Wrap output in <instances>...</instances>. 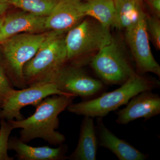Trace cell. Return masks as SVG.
Returning <instances> with one entry per match:
<instances>
[{
  "instance_id": "obj_1",
  "label": "cell",
  "mask_w": 160,
  "mask_h": 160,
  "mask_svg": "<svg viewBox=\"0 0 160 160\" xmlns=\"http://www.w3.org/2000/svg\"><path fill=\"white\" fill-rule=\"evenodd\" d=\"M76 97L66 95L50 96L36 106L34 113L29 117L8 121L13 129H21L19 139L23 142L41 138L52 146H60L66 139L62 133L57 131L59 126V115L73 103Z\"/></svg>"
},
{
  "instance_id": "obj_2",
  "label": "cell",
  "mask_w": 160,
  "mask_h": 160,
  "mask_svg": "<svg viewBox=\"0 0 160 160\" xmlns=\"http://www.w3.org/2000/svg\"><path fill=\"white\" fill-rule=\"evenodd\" d=\"M160 82L154 78L136 74L120 87L109 92H104L92 99L72 103L67 108L70 113L84 117L103 118L111 112L126 105L132 98L146 90L159 88Z\"/></svg>"
},
{
  "instance_id": "obj_3",
  "label": "cell",
  "mask_w": 160,
  "mask_h": 160,
  "mask_svg": "<svg viewBox=\"0 0 160 160\" xmlns=\"http://www.w3.org/2000/svg\"><path fill=\"white\" fill-rule=\"evenodd\" d=\"M109 29L88 17L67 32L65 42L68 64L82 67L89 64L95 55L111 41Z\"/></svg>"
},
{
  "instance_id": "obj_4",
  "label": "cell",
  "mask_w": 160,
  "mask_h": 160,
  "mask_svg": "<svg viewBox=\"0 0 160 160\" xmlns=\"http://www.w3.org/2000/svg\"><path fill=\"white\" fill-rule=\"evenodd\" d=\"M65 33L49 31L34 57L26 63L23 75L27 86L50 82L56 72L68 63Z\"/></svg>"
},
{
  "instance_id": "obj_5",
  "label": "cell",
  "mask_w": 160,
  "mask_h": 160,
  "mask_svg": "<svg viewBox=\"0 0 160 160\" xmlns=\"http://www.w3.org/2000/svg\"><path fill=\"white\" fill-rule=\"evenodd\" d=\"M49 32L19 33L1 43L4 62L0 65L14 87L22 89L28 87L24 79L23 68L37 53Z\"/></svg>"
},
{
  "instance_id": "obj_6",
  "label": "cell",
  "mask_w": 160,
  "mask_h": 160,
  "mask_svg": "<svg viewBox=\"0 0 160 160\" xmlns=\"http://www.w3.org/2000/svg\"><path fill=\"white\" fill-rule=\"evenodd\" d=\"M89 64L106 85L121 86L136 74L130 58L112 38L95 55Z\"/></svg>"
},
{
  "instance_id": "obj_7",
  "label": "cell",
  "mask_w": 160,
  "mask_h": 160,
  "mask_svg": "<svg viewBox=\"0 0 160 160\" xmlns=\"http://www.w3.org/2000/svg\"><path fill=\"white\" fill-rule=\"evenodd\" d=\"M60 91L80 97L83 101L92 99L105 92L106 85L89 75L82 66L67 64L62 66L52 78Z\"/></svg>"
},
{
  "instance_id": "obj_8",
  "label": "cell",
  "mask_w": 160,
  "mask_h": 160,
  "mask_svg": "<svg viewBox=\"0 0 160 160\" xmlns=\"http://www.w3.org/2000/svg\"><path fill=\"white\" fill-rule=\"evenodd\" d=\"M54 95H74L60 91L53 82L41 83L14 89L0 109V119H23L25 118L21 110L24 107L30 105L36 106L44 99Z\"/></svg>"
},
{
  "instance_id": "obj_9",
  "label": "cell",
  "mask_w": 160,
  "mask_h": 160,
  "mask_svg": "<svg viewBox=\"0 0 160 160\" xmlns=\"http://www.w3.org/2000/svg\"><path fill=\"white\" fill-rule=\"evenodd\" d=\"M146 15L143 10L134 26L126 30V40L131 49L137 74L152 72L160 77V66L152 52L146 30Z\"/></svg>"
},
{
  "instance_id": "obj_10",
  "label": "cell",
  "mask_w": 160,
  "mask_h": 160,
  "mask_svg": "<svg viewBox=\"0 0 160 160\" xmlns=\"http://www.w3.org/2000/svg\"><path fill=\"white\" fill-rule=\"evenodd\" d=\"M116 122L119 125H127L132 121L143 118L144 121L160 114V97L152 90H146L136 95L124 109L115 112Z\"/></svg>"
},
{
  "instance_id": "obj_11",
  "label": "cell",
  "mask_w": 160,
  "mask_h": 160,
  "mask_svg": "<svg viewBox=\"0 0 160 160\" xmlns=\"http://www.w3.org/2000/svg\"><path fill=\"white\" fill-rule=\"evenodd\" d=\"M85 1L58 0L46 17L45 27L48 31L66 32L86 17Z\"/></svg>"
},
{
  "instance_id": "obj_12",
  "label": "cell",
  "mask_w": 160,
  "mask_h": 160,
  "mask_svg": "<svg viewBox=\"0 0 160 160\" xmlns=\"http://www.w3.org/2000/svg\"><path fill=\"white\" fill-rule=\"evenodd\" d=\"M46 17L23 11L5 16L0 33V44L19 33H38L46 30Z\"/></svg>"
},
{
  "instance_id": "obj_13",
  "label": "cell",
  "mask_w": 160,
  "mask_h": 160,
  "mask_svg": "<svg viewBox=\"0 0 160 160\" xmlns=\"http://www.w3.org/2000/svg\"><path fill=\"white\" fill-rule=\"evenodd\" d=\"M96 132L99 146L109 149L119 160H146L148 154L136 149L126 140L121 139L105 126L103 118H97Z\"/></svg>"
},
{
  "instance_id": "obj_14",
  "label": "cell",
  "mask_w": 160,
  "mask_h": 160,
  "mask_svg": "<svg viewBox=\"0 0 160 160\" xmlns=\"http://www.w3.org/2000/svg\"><path fill=\"white\" fill-rule=\"evenodd\" d=\"M9 150L16 152L19 160H65L67 159L66 153L68 146L64 143L58 148L48 146L33 147L23 142L16 137L9 138Z\"/></svg>"
},
{
  "instance_id": "obj_15",
  "label": "cell",
  "mask_w": 160,
  "mask_h": 160,
  "mask_svg": "<svg viewBox=\"0 0 160 160\" xmlns=\"http://www.w3.org/2000/svg\"><path fill=\"white\" fill-rule=\"evenodd\" d=\"M93 119L84 117L81 123L77 146L67 159L96 160L99 145Z\"/></svg>"
},
{
  "instance_id": "obj_16",
  "label": "cell",
  "mask_w": 160,
  "mask_h": 160,
  "mask_svg": "<svg viewBox=\"0 0 160 160\" xmlns=\"http://www.w3.org/2000/svg\"><path fill=\"white\" fill-rule=\"evenodd\" d=\"M86 17L96 20L110 29L115 27L116 22L114 0H88L84 2Z\"/></svg>"
},
{
  "instance_id": "obj_17",
  "label": "cell",
  "mask_w": 160,
  "mask_h": 160,
  "mask_svg": "<svg viewBox=\"0 0 160 160\" xmlns=\"http://www.w3.org/2000/svg\"><path fill=\"white\" fill-rule=\"evenodd\" d=\"M116 9V28L127 30L134 26L142 12V0H114Z\"/></svg>"
},
{
  "instance_id": "obj_18",
  "label": "cell",
  "mask_w": 160,
  "mask_h": 160,
  "mask_svg": "<svg viewBox=\"0 0 160 160\" xmlns=\"http://www.w3.org/2000/svg\"><path fill=\"white\" fill-rule=\"evenodd\" d=\"M10 4L27 12L47 17L58 3V0H8Z\"/></svg>"
},
{
  "instance_id": "obj_19",
  "label": "cell",
  "mask_w": 160,
  "mask_h": 160,
  "mask_svg": "<svg viewBox=\"0 0 160 160\" xmlns=\"http://www.w3.org/2000/svg\"><path fill=\"white\" fill-rule=\"evenodd\" d=\"M9 121L5 119L0 121V160H13L14 158L8 154V146L10 135L13 130Z\"/></svg>"
},
{
  "instance_id": "obj_20",
  "label": "cell",
  "mask_w": 160,
  "mask_h": 160,
  "mask_svg": "<svg viewBox=\"0 0 160 160\" xmlns=\"http://www.w3.org/2000/svg\"><path fill=\"white\" fill-rule=\"evenodd\" d=\"M146 30L149 38L158 50L160 49V22L159 18L154 16L146 15Z\"/></svg>"
},
{
  "instance_id": "obj_21",
  "label": "cell",
  "mask_w": 160,
  "mask_h": 160,
  "mask_svg": "<svg viewBox=\"0 0 160 160\" xmlns=\"http://www.w3.org/2000/svg\"><path fill=\"white\" fill-rule=\"evenodd\" d=\"M14 89V86L0 65V109Z\"/></svg>"
},
{
  "instance_id": "obj_22",
  "label": "cell",
  "mask_w": 160,
  "mask_h": 160,
  "mask_svg": "<svg viewBox=\"0 0 160 160\" xmlns=\"http://www.w3.org/2000/svg\"><path fill=\"white\" fill-rule=\"evenodd\" d=\"M148 5L154 13V16L160 18V0H147Z\"/></svg>"
},
{
  "instance_id": "obj_23",
  "label": "cell",
  "mask_w": 160,
  "mask_h": 160,
  "mask_svg": "<svg viewBox=\"0 0 160 160\" xmlns=\"http://www.w3.org/2000/svg\"><path fill=\"white\" fill-rule=\"evenodd\" d=\"M10 5L8 0H0V16L4 15Z\"/></svg>"
},
{
  "instance_id": "obj_24",
  "label": "cell",
  "mask_w": 160,
  "mask_h": 160,
  "mask_svg": "<svg viewBox=\"0 0 160 160\" xmlns=\"http://www.w3.org/2000/svg\"><path fill=\"white\" fill-rule=\"evenodd\" d=\"M5 16L2 15L0 16V33H1V28L2 26L3 22H4V19H5Z\"/></svg>"
},
{
  "instance_id": "obj_25",
  "label": "cell",
  "mask_w": 160,
  "mask_h": 160,
  "mask_svg": "<svg viewBox=\"0 0 160 160\" xmlns=\"http://www.w3.org/2000/svg\"><path fill=\"white\" fill-rule=\"evenodd\" d=\"M78 1H87L88 0H78Z\"/></svg>"
},
{
  "instance_id": "obj_26",
  "label": "cell",
  "mask_w": 160,
  "mask_h": 160,
  "mask_svg": "<svg viewBox=\"0 0 160 160\" xmlns=\"http://www.w3.org/2000/svg\"><path fill=\"white\" fill-rule=\"evenodd\" d=\"M0 121H1V119H0Z\"/></svg>"
}]
</instances>
